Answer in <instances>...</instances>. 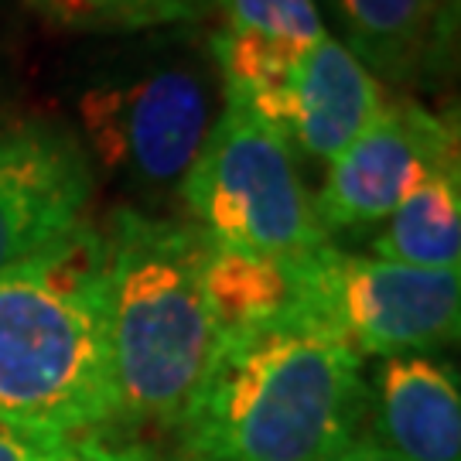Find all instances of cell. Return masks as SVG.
I'll return each instance as SVG.
<instances>
[{
    "label": "cell",
    "instance_id": "1",
    "mask_svg": "<svg viewBox=\"0 0 461 461\" xmlns=\"http://www.w3.org/2000/svg\"><path fill=\"white\" fill-rule=\"evenodd\" d=\"M363 356L304 308L222 331L167 461H325L363 441Z\"/></svg>",
    "mask_w": 461,
    "mask_h": 461
},
{
    "label": "cell",
    "instance_id": "2",
    "mask_svg": "<svg viewBox=\"0 0 461 461\" xmlns=\"http://www.w3.org/2000/svg\"><path fill=\"white\" fill-rule=\"evenodd\" d=\"M0 424L116 430L103 232L86 219L0 277Z\"/></svg>",
    "mask_w": 461,
    "mask_h": 461
},
{
    "label": "cell",
    "instance_id": "3",
    "mask_svg": "<svg viewBox=\"0 0 461 461\" xmlns=\"http://www.w3.org/2000/svg\"><path fill=\"white\" fill-rule=\"evenodd\" d=\"M99 232L116 428H171L219 339L202 287L209 236L140 209Z\"/></svg>",
    "mask_w": 461,
    "mask_h": 461
},
{
    "label": "cell",
    "instance_id": "4",
    "mask_svg": "<svg viewBox=\"0 0 461 461\" xmlns=\"http://www.w3.org/2000/svg\"><path fill=\"white\" fill-rule=\"evenodd\" d=\"M188 222L222 247L301 260L331 240L318 226L314 195L297 154L264 120L226 103L182 178Z\"/></svg>",
    "mask_w": 461,
    "mask_h": 461
},
{
    "label": "cell",
    "instance_id": "5",
    "mask_svg": "<svg viewBox=\"0 0 461 461\" xmlns=\"http://www.w3.org/2000/svg\"><path fill=\"white\" fill-rule=\"evenodd\" d=\"M294 280L297 308L318 314L363 359L430 356L458 339V270H420L329 243L294 260Z\"/></svg>",
    "mask_w": 461,
    "mask_h": 461
},
{
    "label": "cell",
    "instance_id": "6",
    "mask_svg": "<svg viewBox=\"0 0 461 461\" xmlns=\"http://www.w3.org/2000/svg\"><path fill=\"white\" fill-rule=\"evenodd\" d=\"M83 123L106 167L137 188L182 185L209 133V89L192 68H154L83 96Z\"/></svg>",
    "mask_w": 461,
    "mask_h": 461
},
{
    "label": "cell",
    "instance_id": "7",
    "mask_svg": "<svg viewBox=\"0 0 461 461\" xmlns=\"http://www.w3.org/2000/svg\"><path fill=\"white\" fill-rule=\"evenodd\" d=\"M458 158L447 120L411 99H383L376 116L339 158L329 161L314 215L325 236H359L383 226L434 165Z\"/></svg>",
    "mask_w": 461,
    "mask_h": 461
},
{
    "label": "cell",
    "instance_id": "8",
    "mask_svg": "<svg viewBox=\"0 0 461 461\" xmlns=\"http://www.w3.org/2000/svg\"><path fill=\"white\" fill-rule=\"evenodd\" d=\"M93 161L83 140L55 123L0 133V277L83 222Z\"/></svg>",
    "mask_w": 461,
    "mask_h": 461
},
{
    "label": "cell",
    "instance_id": "9",
    "mask_svg": "<svg viewBox=\"0 0 461 461\" xmlns=\"http://www.w3.org/2000/svg\"><path fill=\"white\" fill-rule=\"evenodd\" d=\"M363 438L396 461H461L455 369L424 352L379 359L373 383H366Z\"/></svg>",
    "mask_w": 461,
    "mask_h": 461
},
{
    "label": "cell",
    "instance_id": "10",
    "mask_svg": "<svg viewBox=\"0 0 461 461\" xmlns=\"http://www.w3.org/2000/svg\"><path fill=\"white\" fill-rule=\"evenodd\" d=\"M379 106V79L366 72L363 62L339 38L325 34L312 49L301 51L291 72L280 137L297 158L329 165L359 137Z\"/></svg>",
    "mask_w": 461,
    "mask_h": 461
},
{
    "label": "cell",
    "instance_id": "11",
    "mask_svg": "<svg viewBox=\"0 0 461 461\" xmlns=\"http://www.w3.org/2000/svg\"><path fill=\"white\" fill-rule=\"evenodd\" d=\"M346 45L373 79L413 83L447 49L455 0H331Z\"/></svg>",
    "mask_w": 461,
    "mask_h": 461
},
{
    "label": "cell",
    "instance_id": "12",
    "mask_svg": "<svg viewBox=\"0 0 461 461\" xmlns=\"http://www.w3.org/2000/svg\"><path fill=\"white\" fill-rule=\"evenodd\" d=\"M373 257L420 270H458L461 182L458 158L434 165L393 209L373 240Z\"/></svg>",
    "mask_w": 461,
    "mask_h": 461
},
{
    "label": "cell",
    "instance_id": "13",
    "mask_svg": "<svg viewBox=\"0 0 461 461\" xmlns=\"http://www.w3.org/2000/svg\"><path fill=\"white\" fill-rule=\"evenodd\" d=\"M202 287L219 335L297 308L294 260L222 247L215 240L205 243Z\"/></svg>",
    "mask_w": 461,
    "mask_h": 461
},
{
    "label": "cell",
    "instance_id": "14",
    "mask_svg": "<svg viewBox=\"0 0 461 461\" xmlns=\"http://www.w3.org/2000/svg\"><path fill=\"white\" fill-rule=\"evenodd\" d=\"M212 51L219 72H222V83H226V103L243 106L280 133L287 86H291V72L301 59V49H291V45L264 38V34L226 28L212 38Z\"/></svg>",
    "mask_w": 461,
    "mask_h": 461
},
{
    "label": "cell",
    "instance_id": "15",
    "mask_svg": "<svg viewBox=\"0 0 461 461\" xmlns=\"http://www.w3.org/2000/svg\"><path fill=\"white\" fill-rule=\"evenodd\" d=\"M41 14L83 32H140L202 21L215 0H32Z\"/></svg>",
    "mask_w": 461,
    "mask_h": 461
},
{
    "label": "cell",
    "instance_id": "16",
    "mask_svg": "<svg viewBox=\"0 0 461 461\" xmlns=\"http://www.w3.org/2000/svg\"><path fill=\"white\" fill-rule=\"evenodd\" d=\"M215 4L226 7L232 32L264 34L301 51L329 34L314 0H215Z\"/></svg>",
    "mask_w": 461,
    "mask_h": 461
},
{
    "label": "cell",
    "instance_id": "17",
    "mask_svg": "<svg viewBox=\"0 0 461 461\" xmlns=\"http://www.w3.org/2000/svg\"><path fill=\"white\" fill-rule=\"evenodd\" d=\"M45 461H158V455L133 438H116L113 430H89L62 438Z\"/></svg>",
    "mask_w": 461,
    "mask_h": 461
},
{
    "label": "cell",
    "instance_id": "18",
    "mask_svg": "<svg viewBox=\"0 0 461 461\" xmlns=\"http://www.w3.org/2000/svg\"><path fill=\"white\" fill-rule=\"evenodd\" d=\"M59 441H62L59 434L0 424V461H45Z\"/></svg>",
    "mask_w": 461,
    "mask_h": 461
},
{
    "label": "cell",
    "instance_id": "19",
    "mask_svg": "<svg viewBox=\"0 0 461 461\" xmlns=\"http://www.w3.org/2000/svg\"><path fill=\"white\" fill-rule=\"evenodd\" d=\"M325 461H396L393 455H386V451H379L376 445H369V441H356L352 447H346V451H339V455H331V458Z\"/></svg>",
    "mask_w": 461,
    "mask_h": 461
}]
</instances>
